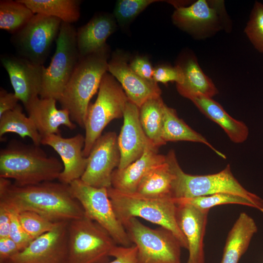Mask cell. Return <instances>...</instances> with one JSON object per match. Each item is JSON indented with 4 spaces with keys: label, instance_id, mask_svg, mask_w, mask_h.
<instances>
[{
    "label": "cell",
    "instance_id": "1",
    "mask_svg": "<svg viewBox=\"0 0 263 263\" xmlns=\"http://www.w3.org/2000/svg\"><path fill=\"white\" fill-rule=\"evenodd\" d=\"M0 203L18 213L36 212L54 223L69 222L84 216L69 185L60 182L18 187L8 179L0 178Z\"/></svg>",
    "mask_w": 263,
    "mask_h": 263
},
{
    "label": "cell",
    "instance_id": "2",
    "mask_svg": "<svg viewBox=\"0 0 263 263\" xmlns=\"http://www.w3.org/2000/svg\"><path fill=\"white\" fill-rule=\"evenodd\" d=\"M63 169L61 161L34 143L13 139L0 151V178L13 179L18 187L54 181Z\"/></svg>",
    "mask_w": 263,
    "mask_h": 263
},
{
    "label": "cell",
    "instance_id": "3",
    "mask_svg": "<svg viewBox=\"0 0 263 263\" xmlns=\"http://www.w3.org/2000/svg\"><path fill=\"white\" fill-rule=\"evenodd\" d=\"M108 45L93 54L80 56L78 62L58 101L69 113L72 121L84 128L91 99L99 89L108 71Z\"/></svg>",
    "mask_w": 263,
    "mask_h": 263
},
{
    "label": "cell",
    "instance_id": "4",
    "mask_svg": "<svg viewBox=\"0 0 263 263\" xmlns=\"http://www.w3.org/2000/svg\"><path fill=\"white\" fill-rule=\"evenodd\" d=\"M174 174L171 196L174 199H187L219 193L238 195L254 204L256 209L263 213V199L246 189L232 174L228 164L219 172L207 175H191L185 172L180 166L175 151L166 155Z\"/></svg>",
    "mask_w": 263,
    "mask_h": 263
},
{
    "label": "cell",
    "instance_id": "5",
    "mask_svg": "<svg viewBox=\"0 0 263 263\" xmlns=\"http://www.w3.org/2000/svg\"><path fill=\"white\" fill-rule=\"evenodd\" d=\"M107 190L115 214L122 224L132 218H143L171 231L182 247L188 249L187 241L177 223V206L172 197H148L137 192H122L112 187Z\"/></svg>",
    "mask_w": 263,
    "mask_h": 263
},
{
    "label": "cell",
    "instance_id": "6",
    "mask_svg": "<svg viewBox=\"0 0 263 263\" xmlns=\"http://www.w3.org/2000/svg\"><path fill=\"white\" fill-rule=\"evenodd\" d=\"M98 90L95 101L89 106L85 122L83 154L85 157L106 126L113 120L123 117L129 100L121 85L108 72L104 75Z\"/></svg>",
    "mask_w": 263,
    "mask_h": 263
},
{
    "label": "cell",
    "instance_id": "7",
    "mask_svg": "<svg viewBox=\"0 0 263 263\" xmlns=\"http://www.w3.org/2000/svg\"><path fill=\"white\" fill-rule=\"evenodd\" d=\"M69 263H107L117 245L108 231L86 216L69 222Z\"/></svg>",
    "mask_w": 263,
    "mask_h": 263
},
{
    "label": "cell",
    "instance_id": "8",
    "mask_svg": "<svg viewBox=\"0 0 263 263\" xmlns=\"http://www.w3.org/2000/svg\"><path fill=\"white\" fill-rule=\"evenodd\" d=\"M76 35L72 24L62 22L54 55L43 69L40 98L58 101L60 97L80 58Z\"/></svg>",
    "mask_w": 263,
    "mask_h": 263
},
{
    "label": "cell",
    "instance_id": "9",
    "mask_svg": "<svg viewBox=\"0 0 263 263\" xmlns=\"http://www.w3.org/2000/svg\"><path fill=\"white\" fill-rule=\"evenodd\" d=\"M137 248L138 263H181V244L173 233L159 227L151 228L132 218L123 224Z\"/></svg>",
    "mask_w": 263,
    "mask_h": 263
},
{
    "label": "cell",
    "instance_id": "10",
    "mask_svg": "<svg viewBox=\"0 0 263 263\" xmlns=\"http://www.w3.org/2000/svg\"><path fill=\"white\" fill-rule=\"evenodd\" d=\"M69 186L73 195L82 206L85 216L105 229L117 245L133 244L115 214L107 188L92 187L80 179L74 181Z\"/></svg>",
    "mask_w": 263,
    "mask_h": 263
},
{
    "label": "cell",
    "instance_id": "11",
    "mask_svg": "<svg viewBox=\"0 0 263 263\" xmlns=\"http://www.w3.org/2000/svg\"><path fill=\"white\" fill-rule=\"evenodd\" d=\"M62 21L58 18L35 14L12 40L19 56L43 65L54 41L56 39Z\"/></svg>",
    "mask_w": 263,
    "mask_h": 263
},
{
    "label": "cell",
    "instance_id": "12",
    "mask_svg": "<svg viewBox=\"0 0 263 263\" xmlns=\"http://www.w3.org/2000/svg\"><path fill=\"white\" fill-rule=\"evenodd\" d=\"M173 23L181 29L203 38L228 27L224 1L198 0L189 6L175 8Z\"/></svg>",
    "mask_w": 263,
    "mask_h": 263
},
{
    "label": "cell",
    "instance_id": "13",
    "mask_svg": "<svg viewBox=\"0 0 263 263\" xmlns=\"http://www.w3.org/2000/svg\"><path fill=\"white\" fill-rule=\"evenodd\" d=\"M80 179L94 187H111L112 174L120 161L116 133L109 132L101 135L94 144Z\"/></svg>",
    "mask_w": 263,
    "mask_h": 263
},
{
    "label": "cell",
    "instance_id": "14",
    "mask_svg": "<svg viewBox=\"0 0 263 263\" xmlns=\"http://www.w3.org/2000/svg\"><path fill=\"white\" fill-rule=\"evenodd\" d=\"M67 222L34 239L7 263H69Z\"/></svg>",
    "mask_w": 263,
    "mask_h": 263
},
{
    "label": "cell",
    "instance_id": "15",
    "mask_svg": "<svg viewBox=\"0 0 263 263\" xmlns=\"http://www.w3.org/2000/svg\"><path fill=\"white\" fill-rule=\"evenodd\" d=\"M0 61L7 71L14 94L24 107L39 97L44 66L10 55H2Z\"/></svg>",
    "mask_w": 263,
    "mask_h": 263
},
{
    "label": "cell",
    "instance_id": "16",
    "mask_svg": "<svg viewBox=\"0 0 263 263\" xmlns=\"http://www.w3.org/2000/svg\"><path fill=\"white\" fill-rule=\"evenodd\" d=\"M128 61L127 55L113 53L108 61V72L120 83L129 100L140 108L148 100L160 96L161 90L157 83L140 76Z\"/></svg>",
    "mask_w": 263,
    "mask_h": 263
},
{
    "label": "cell",
    "instance_id": "17",
    "mask_svg": "<svg viewBox=\"0 0 263 263\" xmlns=\"http://www.w3.org/2000/svg\"><path fill=\"white\" fill-rule=\"evenodd\" d=\"M85 136L81 134L69 137H63L60 134H52L42 137L41 144L53 148L59 154L63 169L58 179L59 182L70 185L80 179L88 163V157L83 154Z\"/></svg>",
    "mask_w": 263,
    "mask_h": 263
},
{
    "label": "cell",
    "instance_id": "18",
    "mask_svg": "<svg viewBox=\"0 0 263 263\" xmlns=\"http://www.w3.org/2000/svg\"><path fill=\"white\" fill-rule=\"evenodd\" d=\"M123 124L117 136L120 161L117 168L122 169L139 158L150 144L140 124L139 108L129 100L123 113Z\"/></svg>",
    "mask_w": 263,
    "mask_h": 263
},
{
    "label": "cell",
    "instance_id": "19",
    "mask_svg": "<svg viewBox=\"0 0 263 263\" xmlns=\"http://www.w3.org/2000/svg\"><path fill=\"white\" fill-rule=\"evenodd\" d=\"M176 205L177 223L188 244L189 256L187 263H204V238L209 210L188 204Z\"/></svg>",
    "mask_w": 263,
    "mask_h": 263
},
{
    "label": "cell",
    "instance_id": "20",
    "mask_svg": "<svg viewBox=\"0 0 263 263\" xmlns=\"http://www.w3.org/2000/svg\"><path fill=\"white\" fill-rule=\"evenodd\" d=\"M56 101L54 98L38 97L25 107L42 137L60 134L59 128L62 125L70 130L76 128L69 112L66 109H57Z\"/></svg>",
    "mask_w": 263,
    "mask_h": 263
},
{
    "label": "cell",
    "instance_id": "21",
    "mask_svg": "<svg viewBox=\"0 0 263 263\" xmlns=\"http://www.w3.org/2000/svg\"><path fill=\"white\" fill-rule=\"evenodd\" d=\"M166 155L158 153L151 143L137 160L122 169H115L112 176V187L122 192L133 193L146 174L154 166L164 162Z\"/></svg>",
    "mask_w": 263,
    "mask_h": 263
},
{
    "label": "cell",
    "instance_id": "22",
    "mask_svg": "<svg viewBox=\"0 0 263 263\" xmlns=\"http://www.w3.org/2000/svg\"><path fill=\"white\" fill-rule=\"evenodd\" d=\"M115 21L108 14L93 17L76 31V42L80 56L98 52L107 45L106 40L115 31Z\"/></svg>",
    "mask_w": 263,
    "mask_h": 263
},
{
    "label": "cell",
    "instance_id": "23",
    "mask_svg": "<svg viewBox=\"0 0 263 263\" xmlns=\"http://www.w3.org/2000/svg\"><path fill=\"white\" fill-rule=\"evenodd\" d=\"M189 99L202 113L219 125L231 141L242 143L247 139L249 135L247 126L242 121L232 117L211 97L197 94L191 96Z\"/></svg>",
    "mask_w": 263,
    "mask_h": 263
},
{
    "label": "cell",
    "instance_id": "24",
    "mask_svg": "<svg viewBox=\"0 0 263 263\" xmlns=\"http://www.w3.org/2000/svg\"><path fill=\"white\" fill-rule=\"evenodd\" d=\"M257 231L254 219L245 212L241 213L228 232L221 263H238Z\"/></svg>",
    "mask_w": 263,
    "mask_h": 263
},
{
    "label": "cell",
    "instance_id": "25",
    "mask_svg": "<svg viewBox=\"0 0 263 263\" xmlns=\"http://www.w3.org/2000/svg\"><path fill=\"white\" fill-rule=\"evenodd\" d=\"M179 64L184 74L183 83L176 85L181 95L189 99L194 95L201 94L212 98L218 93L214 84L204 73L194 56L187 57Z\"/></svg>",
    "mask_w": 263,
    "mask_h": 263
},
{
    "label": "cell",
    "instance_id": "26",
    "mask_svg": "<svg viewBox=\"0 0 263 263\" xmlns=\"http://www.w3.org/2000/svg\"><path fill=\"white\" fill-rule=\"evenodd\" d=\"M162 139L167 142L179 141L200 143L207 146L218 156L226 159V156L215 149L202 135L188 126L177 116L173 109L165 104L164 110V120Z\"/></svg>",
    "mask_w": 263,
    "mask_h": 263
},
{
    "label": "cell",
    "instance_id": "27",
    "mask_svg": "<svg viewBox=\"0 0 263 263\" xmlns=\"http://www.w3.org/2000/svg\"><path fill=\"white\" fill-rule=\"evenodd\" d=\"M174 179L175 174L166 157L164 162L154 166L146 174L135 192L151 197H172Z\"/></svg>",
    "mask_w": 263,
    "mask_h": 263
},
{
    "label": "cell",
    "instance_id": "28",
    "mask_svg": "<svg viewBox=\"0 0 263 263\" xmlns=\"http://www.w3.org/2000/svg\"><path fill=\"white\" fill-rule=\"evenodd\" d=\"M165 105L160 96L148 100L139 108L143 130L151 144L158 149L166 144L162 136Z\"/></svg>",
    "mask_w": 263,
    "mask_h": 263
},
{
    "label": "cell",
    "instance_id": "29",
    "mask_svg": "<svg viewBox=\"0 0 263 263\" xmlns=\"http://www.w3.org/2000/svg\"><path fill=\"white\" fill-rule=\"evenodd\" d=\"M35 14L59 19L62 22L72 24L80 18V0H19Z\"/></svg>",
    "mask_w": 263,
    "mask_h": 263
},
{
    "label": "cell",
    "instance_id": "30",
    "mask_svg": "<svg viewBox=\"0 0 263 263\" xmlns=\"http://www.w3.org/2000/svg\"><path fill=\"white\" fill-rule=\"evenodd\" d=\"M8 132L15 133L22 138L28 137L33 143L41 145V136L32 119L23 113L19 104L0 116V138Z\"/></svg>",
    "mask_w": 263,
    "mask_h": 263
},
{
    "label": "cell",
    "instance_id": "31",
    "mask_svg": "<svg viewBox=\"0 0 263 263\" xmlns=\"http://www.w3.org/2000/svg\"><path fill=\"white\" fill-rule=\"evenodd\" d=\"M35 14L19 0L0 1V29L13 35L22 28Z\"/></svg>",
    "mask_w": 263,
    "mask_h": 263
},
{
    "label": "cell",
    "instance_id": "32",
    "mask_svg": "<svg viewBox=\"0 0 263 263\" xmlns=\"http://www.w3.org/2000/svg\"><path fill=\"white\" fill-rule=\"evenodd\" d=\"M173 200L176 204H188L202 209L209 210L213 207L226 204L241 205L256 208L254 204L248 199L228 193H219L187 199L173 198Z\"/></svg>",
    "mask_w": 263,
    "mask_h": 263
},
{
    "label": "cell",
    "instance_id": "33",
    "mask_svg": "<svg viewBox=\"0 0 263 263\" xmlns=\"http://www.w3.org/2000/svg\"><path fill=\"white\" fill-rule=\"evenodd\" d=\"M18 216L22 226L33 240L52 230L58 223L52 222L30 211L20 212L18 213Z\"/></svg>",
    "mask_w": 263,
    "mask_h": 263
},
{
    "label": "cell",
    "instance_id": "34",
    "mask_svg": "<svg viewBox=\"0 0 263 263\" xmlns=\"http://www.w3.org/2000/svg\"><path fill=\"white\" fill-rule=\"evenodd\" d=\"M244 32L254 48L263 54V4L256 1Z\"/></svg>",
    "mask_w": 263,
    "mask_h": 263
},
{
    "label": "cell",
    "instance_id": "35",
    "mask_svg": "<svg viewBox=\"0 0 263 263\" xmlns=\"http://www.w3.org/2000/svg\"><path fill=\"white\" fill-rule=\"evenodd\" d=\"M159 1L155 0H121L116 2L114 16L121 25L132 21L150 4Z\"/></svg>",
    "mask_w": 263,
    "mask_h": 263
},
{
    "label": "cell",
    "instance_id": "36",
    "mask_svg": "<svg viewBox=\"0 0 263 263\" xmlns=\"http://www.w3.org/2000/svg\"><path fill=\"white\" fill-rule=\"evenodd\" d=\"M152 78L156 83L167 84L169 82H175L176 85H179L183 83L184 74L179 64L173 67L160 66L154 69Z\"/></svg>",
    "mask_w": 263,
    "mask_h": 263
},
{
    "label": "cell",
    "instance_id": "37",
    "mask_svg": "<svg viewBox=\"0 0 263 263\" xmlns=\"http://www.w3.org/2000/svg\"><path fill=\"white\" fill-rule=\"evenodd\" d=\"M8 209L11 213V225L9 237L16 244L21 251L27 247L33 239L22 226L19 219L18 213L13 209Z\"/></svg>",
    "mask_w": 263,
    "mask_h": 263
},
{
    "label": "cell",
    "instance_id": "38",
    "mask_svg": "<svg viewBox=\"0 0 263 263\" xmlns=\"http://www.w3.org/2000/svg\"><path fill=\"white\" fill-rule=\"evenodd\" d=\"M110 256L115 259L107 263H138L137 248L134 244L129 246L116 245L112 250Z\"/></svg>",
    "mask_w": 263,
    "mask_h": 263
},
{
    "label": "cell",
    "instance_id": "39",
    "mask_svg": "<svg viewBox=\"0 0 263 263\" xmlns=\"http://www.w3.org/2000/svg\"><path fill=\"white\" fill-rule=\"evenodd\" d=\"M132 70L141 77L149 80H153L154 69L149 59L143 56H137L130 61Z\"/></svg>",
    "mask_w": 263,
    "mask_h": 263
},
{
    "label": "cell",
    "instance_id": "40",
    "mask_svg": "<svg viewBox=\"0 0 263 263\" xmlns=\"http://www.w3.org/2000/svg\"><path fill=\"white\" fill-rule=\"evenodd\" d=\"M19 252L18 246L10 237L0 238V263H7Z\"/></svg>",
    "mask_w": 263,
    "mask_h": 263
},
{
    "label": "cell",
    "instance_id": "41",
    "mask_svg": "<svg viewBox=\"0 0 263 263\" xmlns=\"http://www.w3.org/2000/svg\"><path fill=\"white\" fill-rule=\"evenodd\" d=\"M19 100L14 93H8L2 88L0 91V116L4 113L13 110Z\"/></svg>",
    "mask_w": 263,
    "mask_h": 263
},
{
    "label": "cell",
    "instance_id": "42",
    "mask_svg": "<svg viewBox=\"0 0 263 263\" xmlns=\"http://www.w3.org/2000/svg\"><path fill=\"white\" fill-rule=\"evenodd\" d=\"M10 225V211L6 206L0 203V238L9 237Z\"/></svg>",
    "mask_w": 263,
    "mask_h": 263
}]
</instances>
